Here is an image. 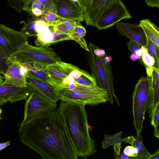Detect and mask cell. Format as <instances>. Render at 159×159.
Here are the masks:
<instances>
[{
  "label": "cell",
  "mask_w": 159,
  "mask_h": 159,
  "mask_svg": "<svg viewBox=\"0 0 159 159\" xmlns=\"http://www.w3.org/2000/svg\"><path fill=\"white\" fill-rule=\"evenodd\" d=\"M21 142L43 159H77L79 157L57 109L45 112L20 125Z\"/></svg>",
  "instance_id": "6da1fadb"
},
{
  "label": "cell",
  "mask_w": 159,
  "mask_h": 159,
  "mask_svg": "<svg viewBox=\"0 0 159 159\" xmlns=\"http://www.w3.org/2000/svg\"><path fill=\"white\" fill-rule=\"evenodd\" d=\"M62 116L78 156L86 159L94 154V140L90 136L85 105L61 101L57 109Z\"/></svg>",
  "instance_id": "7a4b0ae2"
},
{
  "label": "cell",
  "mask_w": 159,
  "mask_h": 159,
  "mask_svg": "<svg viewBox=\"0 0 159 159\" xmlns=\"http://www.w3.org/2000/svg\"><path fill=\"white\" fill-rule=\"evenodd\" d=\"M96 45L90 43L88 46L89 50L86 57L90 68L91 76L99 87L107 92L108 101L111 104L114 102V97L119 106L120 103L114 92V77L111 65L112 57L106 53L102 57H98L94 53Z\"/></svg>",
  "instance_id": "3957f363"
},
{
  "label": "cell",
  "mask_w": 159,
  "mask_h": 159,
  "mask_svg": "<svg viewBox=\"0 0 159 159\" xmlns=\"http://www.w3.org/2000/svg\"><path fill=\"white\" fill-rule=\"evenodd\" d=\"M55 89L59 100L64 102L94 106L108 101L107 92L98 86L89 87L76 84L71 90L56 87Z\"/></svg>",
  "instance_id": "277c9868"
},
{
  "label": "cell",
  "mask_w": 159,
  "mask_h": 159,
  "mask_svg": "<svg viewBox=\"0 0 159 159\" xmlns=\"http://www.w3.org/2000/svg\"><path fill=\"white\" fill-rule=\"evenodd\" d=\"M152 72L147 73V77H142L139 79L135 86L133 94L132 112L137 134H141L142 130L146 104L152 80Z\"/></svg>",
  "instance_id": "5b68a950"
},
{
  "label": "cell",
  "mask_w": 159,
  "mask_h": 159,
  "mask_svg": "<svg viewBox=\"0 0 159 159\" xmlns=\"http://www.w3.org/2000/svg\"><path fill=\"white\" fill-rule=\"evenodd\" d=\"M20 63H37L44 67L61 61V58L49 47L33 46L27 44L12 58Z\"/></svg>",
  "instance_id": "8992f818"
},
{
  "label": "cell",
  "mask_w": 159,
  "mask_h": 159,
  "mask_svg": "<svg viewBox=\"0 0 159 159\" xmlns=\"http://www.w3.org/2000/svg\"><path fill=\"white\" fill-rule=\"evenodd\" d=\"M28 43V38L22 33L0 23V44L9 58L12 59Z\"/></svg>",
  "instance_id": "52a82bcc"
},
{
  "label": "cell",
  "mask_w": 159,
  "mask_h": 159,
  "mask_svg": "<svg viewBox=\"0 0 159 159\" xmlns=\"http://www.w3.org/2000/svg\"><path fill=\"white\" fill-rule=\"evenodd\" d=\"M25 100L24 118L20 125L45 112L57 109V103L51 102L34 90Z\"/></svg>",
  "instance_id": "ba28073f"
},
{
  "label": "cell",
  "mask_w": 159,
  "mask_h": 159,
  "mask_svg": "<svg viewBox=\"0 0 159 159\" xmlns=\"http://www.w3.org/2000/svg\"><path fill=\"white\" fill-rule=\"evenodd\" d=\"M132 18L127 8L120 0L107 9L96 21L95 27L98 30L107 29L113 26L123 19Z\"/></svg>",
  "instance_id": "9c48e42d"
},
{
  "label": "cell",
  "mask_w": 159,
  "mask_h": 159,
  "mask_svg": "<svg viewBox=\"0 0 159 159\" xmlns=\"http://www.w3.org/2000/svg\"><path fill=\"white\" fill-rule=\"evenodd\" d=\"M56 13L61 18L77 23L84 20V13L79 2L72 0H53Z\"/></svg>",
  "instance_id": "30bf717a"
},
{
  "label": "cell",
  "mask_w": 159,
  "mask_h": 159,
  "mask_svg": "<svg viewBox=\"0 0 159 159\" xmlns=\"http://www.w3.org/2000/svg\"><path fill=\"white\" fill-rule=\"evenodd\" d=\"M27 69L22 63L13 60L3 75V81L1 84L18 87L27 85L26 76Z\"/></svg>",
  "instance_id": "8fae6325"
},
{
  "label": "cell",
  "mask_w": 159,
  "mask_h": 159,
  "mask_svg": "<svg viewBox=\"0 0 159 159\" xmlns=\"http://www.w3.org/2000/svg\"><path fill=\"white\" fill-rule=\"evenodd\" d=\"M34 89L27 85L25 87H18L0 84V106L8 101L13 103L22 100H26Z\"/></svg>",
  "instance_id": "7c38bea8"
},
{
  "label": "cell",
  "mask_w": 159,
  "mask_h": 159,
  "mask_svg": "<svg viewBox=\"0 0 159 159\" xmlns=\"http://www.w3.org/2000/svg\"><path fill=\"white\" fill-rule=\"evenodd\" d=\"M116 25V30L121 35L136 42L140 46L146 47V36L139 24L119 22Z\"/></svg>",
  "instance_id": "4fadbf2b"
},
{
  "label": "cell",
  "mask_w": 159,
  "mask_h": 159,
  "mask_svg": "<svg viewBox=\"0 0 159 159\" xmlns=\"http://www.w3.org/2000/svg\"><path fill=\"white\" fill-rule=\"evenodd\" d=\"M118 0H91L90 4L84 13V20L86 25L95 27L99 17L108 8Z\"/></svg>",
  "instance_id": "5bb4252c"
},
{
  "label": "cell",
  "mask_w": 159,
  "mask_h": 159,
  "mask_svg": "<svg viewBox=\"0 0 159 159\" xmlns=\"http://www.w3.org/2000/svg\"><path fill=\"white\" fill-rule=\"evenodd\" d=\"M53 26L54 24H48L38 33L34 41L36 46L49 47L61 41L72 40L69 35L54 31Z\"/></svg>",
  "instance_id": "9a60e30c"
},
{
  "label": "cell",
  "mask_w": 159,
  "mask_h": 159,
  "mask_svg": "<svg viewBox=\"0 0 159 159\" xmlns=\"http://www.w3.org/2000/svg\"><path fill=\"white\" fill-rule=\"evenodd\" d=\"M27 85L51 102L57 103L59 100L55 87L50 84L39 78L26 75Z\"/></svg>",
  "instance_id": "2e32d148"
},
{
  "label": "cell",
  "mask_w": 159,
  "mask_h": 159,
  "mask_svg": "<svg viewBox=\"0 0 159 159\" xmlns=\"http://www.w3.org/2000/svg\"><path fill=\"white\" fill-rule=\"evenodd\" d=\"M152 78L149 92L145 112L151 118L153 110L159 103V68L153 67Z\"/></svg>",
  "instance_id": "e0dca14e"
},
{
  "label": "cell",
  "mask_w": 159,
  "mask_h": 159,
  "mask_svg": "<svg viewBox=\"0 0 159 159\" xmlns=\"http://www.w3.org/2000/svg\"><path fill=\"white\" fill-rule=\"evenodd\" d=\"M139 25L143 30L146 37L159 47V29L148 19H143L139 21Z\"/></svg>",
  "instance_id": "ac0fdd59"
},
{
  "label": "cell",
  "mask_w": 159,
  "mask_h": 159,
  "mask_svg": "<svg viewBox=\"0 0 159 159\" xmlns=\"http://www.w3.org/2000/svg\"><path fill=\"white\" fill-rule=\"evenodd\" d=\"M125 142L131 144L132 146L137 148L138 153L136 159H148L150 157L151 154L143 144L141 133L137 134L136 138L133 136L126 138Z\"/></svg>",
  "instance_id": "d6986e66"
},
{
  "label": "cell",
  "mask_w": 159,
  "mask_h": 159,
  "mask_svg": "<svg viewBox=\"0 0 159 159\" xmlns=\"http://www.w3.org/2000/svg\"><path fill=\"white\" fill-rule=\"evenodd\" d=\"M43 70L48 73L56 81V85L54 87H55L59 86L67 77L63 72L58 62L45 66Z\"/></svg>",
  "instance_id": "ffe728a7"
},
{
  "label": "cell",
  "mask_w": 159,
  "mask_h": 159,
  "mask_svg": "<svg viewBox=\"0 0 159 159\" xmlns=\"http://www.w3.org/2000/svg\"><path fill=\"white\" fill-rule=\"evenodd\" d=\"M86 30L80 23H75L74 29L70 37L72 40L78 43L80 47L87 52L89 51L86 42L84 39L86 35Z\"/></svg>",
  "instance_id": "44dd1931"
},
{
  "label": "cell",
  "mask_w": 159,
  "mask_h": 159,
  "mask_svg": "<svg viewBox=\"0 0 159 159\" xmlns=\"http://www.w3.org/2000/svg\"><path fill=\"white\" fill-rule=\"evenodd\" d=\"M27 69V74L34 76L48 83L55 87L56 85V81L50 75L43 70H39L30 64L22 63Z\"/></svg>",
  "instance_id": "7402d4cb"
},
{
  "label": "cell",
  "mask_w": 159,
  "mask_h": 159,
  "mask_svg": "<svg viewBox=\"0 0 159 159\" xmlns=\"http://www.w3.org/2000/svg\"><path fill=\"white\" fill-rule=\"evenodd\" d=\"M76 23L70 20L61 18L54 24V30L70 35L74 29Z\"/></svg>",
  "instance_id": "603a6c76"
},
{
  "label": "cell",
  "mask_w": 159,
  "mask_h": 159,
  "mask_svg": "<svg viewBox=\"0 0 159 159\" xmlns=\"http://www.w3.org/2000/svg\"><path fill=\"white\" fill-rule=\"evenodd\" d=\"M38 17L32 16L27 22L22 21L24 25L20 31L27 38L37 37L38 33L36 30V21Z\"/></svg>",
  "instance_id": "cb8c5ba5"
},
{
  "label": "cell",
  "mask_w": 159,
  "mask_h": 159,
  "mask_svg": "<svg viewBox=\"0 0 159 159\" xmlns=\"http://www.w3.org/2000/svg\"><path fill=\"white\" fill-rule=\"evenodd\" d=\"M122 133L121 131L110 135L105 134L103 139L102 143V148L105 149L111 145L113 146L115 144L125 142L126 138L122 139Z\"/></svg>",
  "instance_id": "d4e9b609"
},
{
  "label": "cell",
  "mask_w": 159,
  "mask_h": 159,
  "mask_svg": "<svg viewBox=\"0 0 159 159\" xmlns=\"http://www.w3.org/2000/svg\"><path fill=\"white\" fill-rule=\"evenodd\" d=\"M147 37V42L146 47L148 52L155 59V63L153 67L157 68L159 67V47L152 40Z\"/></svg>",
  "instance_id": "484cf974"
},
{
  "label": "cell",
  "mask_w": 159,
  "mask_h": 159,
  "mask_svg": "<svg viewBox=\"0 0 159 159\" xmlns=\"http://www.w3.org/2000/svg\"><path fill=\"white\" fill-rule=\"evenodd\" d=\"M13 60L9 58L0 44V74L3 75Z\"/></svg>",
  "instance_id": "4316f807"
},
{
  "label": "cell",
  "mask_w": 159,
  "mask_h": 159,
  "mask_svg": "<svg viewBox=\"0 0 159 159\" xmlns=\"http://www.w3.org/2000/svg\"><path fill=\"white\" fill-rule=\"evenodd\" d=\"M141 48L142 52V61L145 66L153 67L155 63V59L149 54L147 47L141 46Z\"/></svg>",
  "instance_id": "83f0119b"
},
{
  "label": "cell",
  "mask_w": 159,
  "mask_h": 159,
  "mask_svg": "<svg viewBox=\"0 0 159 159\" xmlns=\"http://www.w3.org/2000/svg\"><path fill=\"white\" fill-rule=\"evenodd\" d=\"M61 17L57 13L51 12L44 13L40 18L48 24H54Z\"/></svg>",
  "instance_id": "f1b7e54d"
},
{
  "label": "cell",
  "mask_w": 159,
  "mask_h": 159,
  "mask_svg": "<svg viewBox=\"0 0 159 159\" xmlns=\"http://www.w3.org/2000/svg\"><path fill=\"white\" fill-rule=\"evenodd\" d=\"M129 50L132 53L136 54L139 58L142 57V52L141 46L136 42L130 40L127 43Z\"/></svg>",
  "instance_id": "f546056e"
},
{
  "label": "cell",
  "mask_w": 159,
  "mask_h": 159,
  "mask_svg": "<svg viewBox=\"0 0 159 159\" xmlns=\"http://www.w3.org/2000/svg\"><path fill=\"white\" fill-rule=\"evenodd\" d=\"M8 6L19 14L23 11V3L22 0H7Z\"/></svg>",
  "instance_id": "4dcf8cb0"
},
{
  "label": "cell",
  "mask_w": 159,
  "mask_h": 159,
  "mask_svg": "<svg viewBox=\"0 0 159 159\" xmlns=\"http://www.w3.org/2000/svg\"><path fill=\"white\" fill-rule=\"evenodd\" d=\"M36 0L42 4L44 6L45 9L44 13L51 12L56 13L55 7L53 3V0Z\"/></svg>",
  "instance_id": "1f68e13d"
},
{
  "label": "cell",
  "mask_w": 159,
  "mask_h": 159,
  "mask_svg": "<svg viewBox=\"0 0 159 159\" xmlns=\"http://www.w3.org/2000/svg\"><path fill=\"white\" fill-rule=\"evenodd\" d=\"M151 124L154 127L159 125V103L153 110L151 116Z\"/></svg>",
  "instance_id": "d6a6232c"
},
{
  "label": "cell",
  "mask_w": 159,
  "mask_h": 159,
  "mask_svg": "<svg viewBox=\"0 0 159 159\" xmlns=\"http://www.w3.org/2000/svg\"><path fill=\"white\" fill-rule=\"evenodd\" d=\"M123 152L127 155L136 159L138 153L137 148L133 146H126L124 149Z\"/></svg>",
  "instance_id": "836d02e7"
},
{
  "label": "cell",
  "mask_w": 159,
  "mask_h": 159,
  "mask_svg": "<svg viewBox=\"0 0 159 159\" xmlns=\"http://www.w3.org/2000/svg\"><path fill=\"white\" fill-rule=\"evenodd\" d=\"M30 8H35L44 12V7L43 5L36 0H34L32 2L29 7L25 11H26Z\"/></svg>",
  "instance_id": "e575fe53"
},
{
  "label": "cell",
  "mask_w": 159,
  "mask_h": 159,
  "mask_svg": "<svg viewBox=\"0 0 159 159\" xmlns=\"http://www.w3.org/2000/svg\"><path fill=\"white\" fill-rule=\"evenodd\" d=\"M147 5L152 7L159 8V0H144Z\"/></svg>",
  "instance_id": "d590c367"
},
{
  "label": "cell",
  "mask_w": 159,
  "mask_h": 159,
  "mask_svg": "<svg viewBox=\"0 0 159 159\" xmlns=\"http://www.w3.org/2000/svg\"><path fill=\"white\" fill-rule=\"evenodd\" d=\"M91 0H79V2L84 12L85 13L89 7Z\"/></svg>",
  "instance_id": "8d00e7d4"
},
{
  "label": "cell",
  "mask_w": 159,
  "mask_h": 159,
  "mask_svg": "<svg viewBox=\"0 0 159 159\" xmlns=\"http://www.w3.org/2000/svg\"><path fill=\"white\" fill-rule=\"evenodd\" d=\"M94 54L98 57H102L106 54L105 51L96 46H95L94 50Z\"/></svg>",
  "instance_id": "74e56055"
},
{
  "label": "cell",
  "mask_w": 159,
  "mask_h": 159,
  "mask_svg": "<svg viewBox=\"0 0 159 159\" xmlns=\"http://www.w3.org/2000/svg\"><path fill=\"white\" fill-rule=\"evenodd\" d=\"M114 156L115 158L117 159H134L133 157H129L120 151L119 154H117L115 152Z\"/></svg>",
  "instance_id": "f35d334b"
},
{
  "label": "cell",
  "mask_w": 159,
  "mask_h": 159,
  "mask_svg": "<svg viewBox=\"0 0 159 159\" xmlns=\"http://www.w3.org/2000/svg\"><path fill=\"white\" fill-rule=\"evenodd\" d=\"M148 159H159V149L157 150L154 154H151Z\"/></svg>",
  "instance_id": "ab89813d"
},
{
  "label": "cell",
  "mask_w": 159,
  "mask_h": 159,
  "mask_svg": "<svg viewBox=\"0 0 159 159\" xmlns=\"http://www.w3.org/2000/svg\"><path fill=\"white\" fill-rule=\"evenodd\" d=\"M10 145V141H8L4 143H0V152L1 150L6 148Z\"/></svg>",
  "instance_id": "60d3db41"
},
{
  "label": "cell",
  "mask_w": 159,
  "mask_h": 159,
  "mask_svg": "<svg viewBox=\"0 0 159 159\" xmlns=\"http://www.w3.org/2000/svg\"><path fill=\"white\" fill-rule=\"evenodd\" d=\"M154 135L155 137L159 138V125L154 127Z\"/></svg>",
  "instance_id": "b9f144b4"
},
{
  "label": "cell",
  "mask_w": 159,
  "mask_h": 159,
  "mask_svg": "<svg viewBox=\"0 0 159 159\" xmlns=\"http://www.w3.org/2000/svg\"><path fill=\"white\" fill-rule=\"evenodd\" d=\"M129 58L133 61H135L139 59V58L137 56L133 53H132L130 55Z\"/></svg>",
  "instance_id": "7bdbcfd3"
},
{
  "label": "cell",
  "mask_w": 159,
  "mask_h": 159,
  "mask_svg": "<svg viewBox=\"0 0 159 159\" xmlns=\"http://www.w3.org/2000/svg\"><path fill=\"white\" fill-rule=\"evenodd\" d=\"M3 80V76H2L1 74H0V84L2 83Z\"/></svg>",
  "instance_id": "ee69618b"
},
{
  "label": "cell",
  "mask_w": 159,
  "mask_h": 159,
  "mask_svg": "<svg viewBox=\"0 0 159 159\" xmlns=\"http://www.w3.org/2000/svg\"><path fill=\"white\" fill-rule=\"evenodd\" d=\"M2 111V109L1 108V107H0V121L2 119V117H1V116Z\"/></svg>",
  "instance_id": "f6af8a7d"
},
{
  "label": "cell",
  "mask_w": 159,
  "mask_h": 159,
  "mask_svg": "<svg viewBox=\"0 0 159 159\" xmlns=\"http://www.w3.org/2000/svg\"><path fill=\"white\" fill-rule=\"evenodd\" d=\"M73 0V1L75 2H79V0Z\"/></svg>",
  "instance_id": "bcb514c9"
},
{
  "label": "cell",
  "mask_w": 159,
  "mask_h": 159,
  "mask_svg": "<svg viewBox=\"0 0 159 159\" xmlns=\"http://www.w3.org/2000/svg\"><path fill=\"white\" fill-rule=\"evenodd\" d=\"M34 0H30V5L31 4V3L32 2H33V1Z\"/></svg>",
  "instance_id": "7dc6e473"
}]
</instances>
